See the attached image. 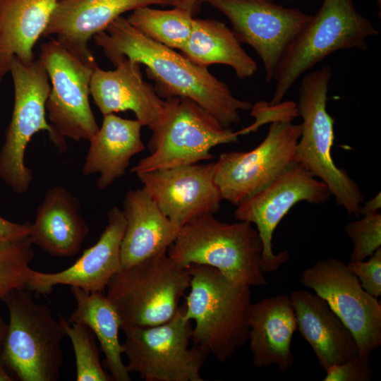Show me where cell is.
<instances>
[{
    "label": "cell",
    "mask_w": 381,
    "mask_h": 381,
    "mask_svg": "<svg viewBox=\"0 0 381 381\" xmlns=\"http://www.w3.org/2000/svg\"><path fill=\"white\" fill-rule=\"evenodd\" d=\"M95 44L114 65L128 58L146 66L160 97H188L212 114L224 127L239 123L241 110L251 103L236 98L228 85L207 68L190 61L182 54L141 33L120 16L94 37Z\"/></svg>",
    "instance_id": "obj_1"
},
{
    "label": "cell",
    "mask_w": 381,
    "mask_h": 381,
    "mask_svg": "<svg viewBox=\"0 0 381 381\" xmlns=\"http://www.w3.org/2000/svg\"><path fill=\"white\" fill-rule=\"evenodd\" d=\"M189 267L190 291L183 315L195 322L193 346L225 362L248 341L253 304L250 286L208 265L193 264Z\"/></svg>",
    "instance_id": "obj_2"
},
{
    "label": "cell",
    "mask_w": 381,
    "mask_h": 381,
    "mask_svg": "<svg viewBox=\"0 0 381 381\" xmlns=\"http://www.w3.org/2000/svg\"><path fill=\"white\" fill-rule=\"evenodd\" d=\"M262 250L252 224L222 222L208 214L183 226L167 254L183 267L208 265L236 282L260 286L267 284L260 265Z\"/></svg>",
    "instance_id": "obj_3"
},
{
    "label": "cell",
    "mask_w": 381,
    "mask_h": 381,
    "mask_svg": "<svg viewBox=\"0 0 381 381\" xmlns=\"http://www.w3.org/2000/svg\"><path fill=\"white\" fill-rule=\"evenodd\" d=\"M379 31L360 13L353 0H323L316 13L296 35L282 56L274 74L270 103L279 104L308 71L340 50H366L369 37Z\"/></svg>",
    "instance_id": "obj_4"
},
{
    "label": "cell",
    "mask_w": 381,
    "mask_h": 381,
    "mask_svg": "<svg viewBox=\"0 0 381 381\" xmlns=\"http://www.w3.org/2000/svg\"><path fill=\"white\" fill-rule=\"evenodd\" d=\"M332 71L329 66L306 73L298 89L296 107L302 118L296 161L328 188L339 205L349 215L359 217L364 195L344 169L334 164V118L328 113V89Z\"/></svg>",
    "instance_id": "obj_5"
},
{
    "label": "cell",
    "mask_w": 381,
    "mask_h": 381,
    "mask_svg": "<svg viewBox=\"0 0 381 381\" xmlns=\"http://www.w3.org/2000/svg\"><path fill=\"white\" fill-rule=\"evenodd\" d=\"M159 117L149 128L150 155L131 171L135 174L156 169L197 164L214 157L211 149L238 141V132L224 127L212 114L188 97L164 99Z\"/></svg>",
    "instance_id": "obj_6"
},
{
    "label": "cell",
    "mask_w": 381,
    "mask_h": 381,
    "mask_svg": "<svg viewBox=\"0 0 381 381\" xmlns=\"http://www.w3.org/2000/svg\"><path fill=\"white\" fill-rule=\"evenodd\" d=\"M190 267L178 264L167 252L116 273L106 296L121 320L122 327H151L171 320L189 288Z\"/></svg>",
    "instance_id": "obj_7"
},
{
    "label": "cell",
    "mask_w": 381,
    "mask_h": 381,
    "mask_svg": "<svg viewBox=\"0 0 381 381\" xmlns=\"http://www.w3.org/2000/svg\"><path fill=\"white\" fill-rule=\"evenodd\" d=\"M3 301L9 313L1 359L21 381H56L63 363V327L46 305L27 289H16Z\"/></svg>",
    "instance_id": "obj_8"
},
{
    "label": "cell",
    "mask_w": 381,
    "mask_h": 381,
    "mask_svg": "<svg viewBox=\"0 0 381 381\" xmlns=\"http://www.w3.org/2000/svg\"><path fill=\"white\" fill-rule=\"evenodd\" d=\"M14 89L11 121L0 152V177L18 194L25 193L32 181V171L25 164V153L32 137L39 131L49 133L60 151V144L46 118V102L51 85L40 60L24 64L13 58L10 71Z\"/></svg>",
    "instance_id": "obj_9"
},
{
    "label": "cell",
    "mask_w": 381,
    "mask_h": 381,
    "mask_svg": "<svg viewBox=\"0 0 381 381\" xmlns=\"http://www.w3.org/2000/svg\"><path fill=\"white\" fill-rule=\"evenodd\" d=\"M122 329L130 374L145 381L204 380L200 370L210 353L198 346L189 347L192 327L181 308L164 324Z\"/></svg>",
    "instance_id": "obj_10"
},
{
    "label": "cell",
    "mask_w": 381,
    "mask_h": 381,
    "mask_svg": "<svg viewBox=\"0 0 381 381\" xmlns=\"http://www.w3.org/2000/svg\"><path fill=\"white\" fill-rule=\"evenodd\" d=\"M39 59L50 82L46 112L60 151L66 150V138L89 141L99 129L89 101L90 80L97 64L83 60L56 39L41 44Z\"/></svg>",
    "instance_id": "obj_11"
},
{
    "label": "cell",
    "mask_w": 381,
    "mask_h": 381,
    "mask_svg": "<svg viewBox=\"0 0 381 381\" xmlns=\"http://www.w3.org/2000/svg\"><path fill=\"white\" fill-rule=\"evenodd\" d=\"M300 136V124L277 121L255 148L222 153L215 162L214 182L222 199L237 206L297 164Z\"/></svg>",
    "instance_id": "obj_12"
},
{
    "label": "cell",
    "mask_w": 381,
    "mask_h": 381,
    "mask_svg": "<svg viewBox=\"0 0 381 381\" xmlns=\"http://www.w3.org/2000/svg\"><path fill=\"white\" fill-rule=\"evenodd\" d=\"M300 283L325 299L353 334L358 355L370 357L381 345V305L339 259L320 260L305 269Z\"/></svg>",
    "instance_id": "obj_13"
},
{
    "label": "cell",
    "mask_w": 381,
    "mask_h": 381,
    "mask_svg": "<svg viewBox=\"0 0 381 381\" xmlns=\"http://www.w3.org/2000/svg\"><path fill=\"white\" fill-rule=\"evenodd\" d=\"M331 195L322 181L297 163L237 205L236 219L256 226L262 246L260 265L264 273L278 271L290 259L288 250L275 254L272 249L274 231L284 217L298 202L320 205Z\"/></svg>",
    "instance_id": "obj_14"
},
{
    "label": "cell",
    "mask_w": 381,
    "mask_h": 381,
    "mask_svg": "<svg viewBox=\"0 0 381 381\" xmlns=\"http://www.w3.org/2000/svg\"><path fill=\"white\" fill-rule=\"evenodd\" d=\"M225 16L237 40L251 47L262 61L267 83L286 48L311 18L299 8L274 0H201Z\"/></svg>",
    "instance_id": "obj_15"
},
{
    "label": "cell",
    "mask_w": 381,
    "mask_h": 381,
    "mask_svg": "<svg viewBox=\"0 0 381 381\" xmlns=\"http://www.w3.org/2000/svg\"><path fill=\"white\" fill-rule=\"evenodd\" d=\"M215 162L188 164L137 174L143 188L172 224L181 229L217 212L223 200L214 182Z\"/></svg>",
    "instance_id": "obj_16"
},
{
    "label": "cell",
    "mask_w": 381,
    "mask_h": 381,
    "mask_svg": "<svg viewBox=\"0 0 381 381\" xmlns=\"http://www.w3.org/2000/svg\"><path fill=\"white\" fill-rule=\"evenodd\" d=\"M126 229L123 211L114 206L107 212V225L97 243L69 267L54 273L31 270L28 289L49 294L56 285H68L85 291H103L121 268V245Z\"/></svg>",
    "instance_id": "obj_17"
},
{
    "label": "cell",
    "mask_w": 381,
    "mask_h": 381,
    "mask_svg": "<svg viewBox=\"0 0 381 381\" xmlns=\"http://www.w3.org/2000/svg\"><path fill=\"white\" fill-rule=\"evenodd\" d=\"M152 5L167 6L166 0H59L42 37L55 35L81 59L97 64L89 40L123 13Z\"/></svg>",
    "instance_id": "obj_18"
},
{
    "label": "cell",
    "mask_w": 381,
    "mask_h": 381,
    "mask_svg": "<svg viewBox=\"0 0 381 381\" xmlns=\"http://www.w3.org/2000/svg\"><path fill=\"white\" fill-rule=\"evenodd\" d=\"M140 64L123 58L114 70L95 68L90 94L103 115L131 111L136 119L150 128L159 117L164 99L143 79Z\"/></svg>",
    "instance_id": "obj_19"
},
{
    "label": "cell",
    "mask_w": 381,
    "mask_h": 381,
    "mask_svg": "<svg viewBox=\"0 0 381 381\" xmlns=\"http://www.w3.org/2000/svg\"><path fill=\"white\" fill-rule=\"evenodd\" d=\"M297 330L312 348L323 370L358 356L355 338L327 301L306 290L289 295Z\"/></svg>",
    "instance_id": "obj_20"
},
{
    "label": "cell",
    "mask_w": 381,
    "mask_h": 381,
    "mask_svg": "<svg viewBox=\"0 0 381 381\" xmlns=\"http://www.w3.org/2000/svg\"><path fill=\"white\" fill-rule=\"evenodd\" d=\"M297 320L289 295L279 294L252 304L248 333L252 363L277 366L284 373L295 363L291 344Z\"/></svg>",
    "instance_id": "obj_21"
},
{
    "label": "cell",
    "mask_w": 381,
    "mask_h": 381,
    "mask_svg": "<svg viewBox=\"0 0 381 381\" xmlns=\"http://www.w3.org/2000/svg\"><path fill=\"white\" fill-rule=\"evenodd\" d=\"M126 229L121 245L122 269L167 252L179 229L143 187L129 190L123 202Z\"/></svg>",
    "instance_id": "obj_22"
},
{
    "label": "cell",
    "mask_w": 381,
    "mask_h": 381,
    "mask_svg": "<svg viewBox=\"0 0 381 381\" xmlns=\"http://www.w3.org/2000/svg\"><path fill=\"white\" fill-rule=\"evenodd\" d=\"M80 210L79 200L65 187L47 190L31 224L33 244L52 256L77 254L89 233Z\"/></svg>",
    "instance_id": "obj_23"
},
{
    "label": "cell",
    "mask_w": 381,
    "mask_h": 381,
    "mask_svg": "<svg viewBox=\"0 0 381 381\" xmlns=\"http://www.w3.org/2000/svg\"><path fill=\"white\" fill-rule=\"evenodd\" d=\"M142 126L137 119H126L114 114L103 115L102 126L89 140L83 174H99L97 186L101 190L112 185L126 174L131 159L145 149Z\"/></svg>",
    "instance_id": "obj_24"
},
{
    "label": "cell",
    "mask_w": 381,
    "mask_h": 381,
    "mask_svg": "<svg viewBox=\"0 0 381 381\" xmlns=\"http://www.w3.org/2000/svg\"><path fill=\"white\" fill-rule=\"evenodd\" d=\"M59 0H0V83L13 58L34 61L33 49Z\"/></svg>",
    "instance_id": "obj_25"
},
{
    "label": "cell",
    "mask_w": 381,
    "mask_h": 381,
    "mask_svg": "<svg viewBox=\"0 0 381 381\" xmlns=\"http://www.w3.org/2000/svg\"><path fill=\"white\" fill-rule=\"evenodd\" d=\"M76 307L68 318L70 322L88 327L98 339L107 368L116 381L131 380L130 373L122 361L123 346L119 332L122 322L112 303L103 291H87L71 287Z\"/></svg>",
    "instance_id": "obj_26"
},
{
    "label": "cell",
    "mask_w": 381,
    "mask_h": 381,
    "mask_svg": "<svg viewBox=\"0 0 381 381\" xmlns=\"http://www.w3.org/2000/svg\"><path fill=\"white\" fill-rule=\"evenodd\" d=\"M241 44L224 23L193 18L190 37L181 52L200 66L208 68L217 64L229 66L238 78L243 80L255 73L258 64Z\"/></svg>",
    "instance_id": "obj_27"
},
{
    "label": "cell",
    "mask_w": 381,
    "mask_h": 381,
    "mask_svg": "<svg viewBox=\"0 0 381 381\" xmlns=\"http://www.w3.org/2000/svg\"><path fill=\"white\" fill-rule=\"evenodd\" d=\"M150 6L133 10L126 20L154 41L181 51L191 33L194 18L193 14L179 8L164 10Z\"/></svg>",
    "instance_id": "obj_28"
},
{
    "label": "cell",
    "mask_w": 381,
    "mask_h": 381,
    "mask_svg": "<svg viewBox=\"0 0 381 381\" xmlns=\"http://www.w3.org/2000/svg\"><path fill=\"white\" fill-rule=\"evenodd\" d=\"M30 235L16 239L0 238V300L16 289H28L35 253Z\"/></svg>",
    "instance_id": "obj_29"
},
{
    "label": "cell",
    "mask_w": 381,
    "mask_h": 381,
    "mask_svg": "<svg viewBox=\"0 0 381 381\" xmlns=\"http://www.w3.org/2000/svg\"><path fill=\"white\" fill-rule=\"evenodd\" d=\"M64 334L73 345L75 357L77 381H109L111 375L104 370L93 332L79 323L70 322L61 315H59Z\"/></svg>",
    "instance_id": "obj_30"
},
{
    "label": "cell",
    "mask_w": 381,
    "mask_h": 381,
    "mask_svg": "<svg viewBox=\"0 0 381 381\" xmlns=\"http://www.w3.org/2000/svg\"><path fill=\"white\" fill-rule=\"evenodd\" d=\"M344 231L353 243L350 261H363L381 248V214L370 213L347 223Z\"/></svg>",
    "instance_id": "obj_31"
},
{
    "label": "cell",
    "mask_w": 381,
    "mask_h": 381,
    "mask_svg": "<svg viewBox=\"0 0 381 381\" xmlns=\"http://www.w3.org/2000/svg\"><path fill=\"white\" fill-rule=\"evenodd\" d=\"M250 115L255 118L253 123L238 131V135L257 131L263 124L277 121H290L299 116L296 103L292 101L281 102L272 104L265 101H259L252 105Z\"/></svg>",
    "instance_id": "obj_32"
},
{
    "label": "cell",
    "mask_w": 381,
    "mask_h": 381,
    "mask_svg": "<svg viewBox=\"0 0 381 381\" xmlns=\"http://www.w3.org/2000/svg\"><path fill=\"white\" fill-rule=\"evenodd\" d=\"M346 267L365 291L377 298L381 296V248L368 260L349 261Z\"/></svg>",
    "instance_id": "obj_33"
},
{
    "label": "cell",
    "mask_w": 381,
    "mask_h": 381,
    "mask_svg": "<svg viewBox=\"0 0 381 381\" xmlns=\"http://www.w3.org/2000/svg\"><path fill=\"white\" fill-rule=\"evenodd\" d=\"M324 381H369L373 370L370 357L357 356L325 370Z\"/></svg>",
    "instance_id": "obj_34"
},
{
    "label": "cell",
    "mask_w": 381,
    "mask_h": 381,
    "mask_svg": "<svg viewBox=\"0 0 381 381\" xmlns=\"http://www.w3.org/2000/svg\"><path fill=\"white\" fill-rule=\"evenodd\" d=\"M31 223L19 224L10 222L0 217V238L3 239H16L30 235Z\"/></svg>",
    "instance_id": "obj_35"
},
{
    "label": "cell",
    "mask_w": 381,
    "mask_h": 381,
    "mask_svg": "<svg viewBox=\"0 0 381 381\" xmlns=\"http://www.w3.org/2000/svg\"><path fill=\"white\" fill-rule=\"evenodd\" d=\"M166 3L167 6L188 11L193 15L201 4V0H166Z\"/></svg>",
    "instance_id": "obj_36"
},
{
    "label": "cell",
    "mask_w": 381,
    "mask_h": 381,
    "mask_svg": "<svg viewBox=\"0 0 381 381\" xmlns=\"http://www.w3.org/2000/svg\"><path fill=\"white\" fill-rule=\"evenodd\" d=\"M381 208V194L379 192L374 198L365 202L363 206L361 207L360 214L364 215L370 213L378 212Z\"/></svg>",
    "instance_id": "obj_37"
},
{
    "label": "cell",
    "mask_w": 381,
    "mask_h": 381,
    "mask_svg": "<svg viewBox=\"0 0 381 381\" xmlns=\"http://www.w3.org/2000/svg\"><path fill=\"white\" fill-rule=\"evenodd\" d=\"M8 330V324L5 322L0 314V352L1 351Z\"/></svg>",
    "instance_id": "obj_38"
},
{
    "label": "cell",
    "mask_w": 381,
    "mask_h": 381,
    "mask_svg": "<svg viewBox=\"0 0 381 381\" xmlns=\"http://www.w3.org/2000/svg\"><path fill=\"white\" fill-rule=\"evenodd\" d=\"M13 380L5 371L2 364L0 363V381H12Z\"/></svg>",
    "instance_id": "obj_39"
},
{
    "label": "cell",
    "mask_w": 381,
    "mask_h": 381,
    "mask_svg": "<svg viewBox=\"0 0 381 381\" xmlns=\"http://www.w3.org/2000/svg\"><path fill=\"white\" fill-rule=\"evenodd\" d=\"M291 1H294V0H291Z\"/></svg>",
    "instance_id": "obj_40"
}]
</instances>
